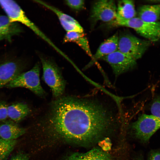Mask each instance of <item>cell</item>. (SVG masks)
I'll return each mask as SVG.
<instances>
[{
	"label": "cell",
	"instance_id": "obj_1",
	"mask_svg": "<svg viewBox=\"0 0 160 160\" xmlns=\"http://www.w3.org/2000/svg\"><path fill=\"white\" fill-rule=\"evenodd\" d=\"M48 126L66 140L95 144L107 135L116 118L111 109L97 100L61 97L47 111Z\"/></svg>",
	"mask_w": 160,
	"mask_h": 160
},
{
	"label": "cell",
	"instance_id": "obj_2",
	"mask_svg": "<svg viewBox=\"0 0 160 160\" xmlns=\"http://www.w3.org/2000/svg\"><path fill=\"white\" fill-rule=\"evenodd\" d=\"M40 58L43 67V80L50 88L55 97H61L64 92L65 82L59 67L51 60L42 56Z\"/></svg>",
	"mask_w": 160,
	"mask_h": 160
},
{
	"label": "cell",
	"instance_id": "obj_3",
	"mask_svg": "<svg viewBox=\"0 0 160 160\" xmlns=\"http://www.w3.org/2000/svg\"><path fill=\"white\" fill-rule=\"evenodd\" d=\"M40 65L37 63L31 69L22 73L6 86L9 88H25L39 96H43L45 92L40 82Z\"/></svg>",
	"mask_w": 160,
	"mask_h": 160
},
{
	"label": "cell",
	"instance_id": "obj_4",
	"mask_svg": "<svg viewBox=\"0 0 160 160\" xmlns=\"http://www.w3.org/2000/svg\"><path fill=\"white\" fill-rule=\"evenodd\" d=\"M150 44L149 41L124 33L119 36L118 50L136 60L142 57Z\"/></svg>",
	"mask_w": 160,
	"mask_h": 160
},
{
	"label": "cell",
	"instance_id": "obj_5",
	"mask_svg": "<svg viewBox=\"0 0 160 160\" xmlns=\"http://www.w3.org/2000/svg\"><path fill=\"white\" fill-rule=\"evenodd\" d=\"M136 137L144 143L160 128V119L152 115L143 114L131 125Z\"/></svg>",
	"mask_w": 160,
	"mask_h": 160
},
{
	"label": "cell",
	"instance_id": "obj_6",
	"mask_svg": "<svg viewBox=\"0 0 160 160\" xmlns=\"http://www.w3.org/2000/svg\"><path fill=\"white\" fill-rule=\"evenodd\" d=\"M100 59L110 64L116 76L132 69L136 65V60L118 50Z\"/></svg>",
	"mask_w": 160,
	"mask_h": 160
},
{
	"label": "cell",
	"instance_id": "obj_7",
	"mask_svg": "<svg viewBox=\"0 0 160 160\" xmlns=\"http://www.w3.org/2000/svg\"><path fill=\"white\" fill-rule=\"evenodd\" d=\"M116 10L117 6L113 0L98 1L93 5L91 19L95 22L100 20L110 22L116 18Z\"/></svg>",
	"mask_w": 160,
	"mask_h": 160
},
{
	"label": "cell",
	"instance_id": "obj_8",
	"mask_svg": "<svg viewBox=\"0 0 160 160\" xmlns=\"http://www.w3.org/2000/svg\"><path fill=\"white\" fill-rule=\"evenodd\" d=\"M24 67L23 64L19 60L9 59L0 62V89L21 73Z\"/></svg>",
	"mask_w": 160,
	"mask_h": 160
},
{
	"label": "cell",
	"instance_id": "obj_9",
	"mask_svg": "<svg viewBox=\"0 0 160 160\" xmlns=\"http://www.w3.org/2000/svg\"><path fill=\"white\" fill-rule=\"evenodd\" d=\"M131 28L150 41H156L160 39V22H146L137 17L132 22Z\"/></svg>",
	"mask_w": 160,
	"mask_h": 160
},
{
	"label": "cell",
	"instance_id": "obj_10",
	"mask_svg": "<svg viewBox=\"0 0 160 160\" xmlns=\"http://www.w3.org/2000/svg\"><path fill=\"white\" fill-rule=\"evenodd\" d=\"M34 1L53 12L57 16L63 28L67 32H84L83 28L79 23L71 16L43 1L36 0Z\"/></svg>",
	"mask_w": 160,
	"mask_h": 160
},
{
	"label": "cell",
	"instance_id": "obj_11",
	"mask_svg": "<svg viewBox=\"0 0 160 160\" xmlns=\"http://www.w3.org/2000/svg\"><path fill=\"white\" fill-rule=\"evenodd\" d=\"M25 130L13 121H4L0 124V138L7 140H15L24 134Z\"/></svg>",
	"mask_w": 160,
	"mask_h": 160
},
{
	"label": "cell",
	"instance_id": "obj_12",
	"mask_svg": "<svg viewBox=\"0 0 160 160\" xmlns=\"http://www.w3.org/2000/svg\"><path fill=\"white\" fill-rule=\"evenodd\" d=\"M64 160H114L111 154L98 148H95L85 153H75Z\"/></svg>",
	"mask_w": 160,
	"mask_h": 160
},
{
	"label": "cell",
	"instance_id": "obj_13",
	"mask_svg": "<svg viewBox=\"0 0 160 160\" xmlns=\"http://www.w3.org/2000/svg\"><path fill=\"white\" fill-rule=\"evenodd\" d=\"M119 36L116 33L103 42L92 57L93 61L100 59L102 57L118 50Z\"/></svg>",
	"mask_w": 160,
	"mask_h": 160
},
{
	"label": "cell",
	"instance_id": "obj_14",
	"mask_svg": "<svg viewBox=\"0 0 160 160\" xmlns=\"http://www.w3.org/2000/svg\"><path fill=\"white\" fill-rule=\"evenodd\" d=\"M138 17L148 22L158 21L160 18V4L144 5L138 10Z\"/></svg>",
	"mask_w": 160,
	"mask_h": 160
},
{
	"label": "cell",
	"instance_id": "obj_15",
	"mask_svg": "<svg viewBox=\"0 0 160 160\" xmlns=\"http://www.w3.org/2000/svg\"><path fill=\"white\" fill-rule=\"evenodd\" d=\"M30 112L28 105L23 103H17L8 106V118L16 123L22 121Z\"/></svg>",
	"mask_w": 160,
	"mask_h": 160
},
{
	"label": "cell",
	"instance_id": "obj_16",
	"mask_svg": "<svg viewBox=\"0 0 160 160\" xmlns=\"http://www.w3.org/2000/svg\"><path fill=\"white\" fill-rule=\"evenodd\" d=\"M136 15V12L133 1L124 0L118 1L116 16L115 19L129 20L135 17Z\"/></svg>",
	"mask_w": 160,
	"mask_h": 160
},
{
	"label": "cell",
	"instance_id": "obj_17",
	"mask_svg": "<svg viewBox=\"0 0 160 160\" xmlns=\"http://www.w3.org/2000/svg\"><path fill=\"white\" fill-rule=\"evenodd\" d=\"M63 42L64 43H75L92 58L93 56L90 50L88 40L84 32H67L63 38Z\"/></svg>",
	"mask_w": 160,
	"mask_h": 160
},
{
	"label": "cell",
	"instance_id": "obj_18",
	"mask_svg": "<svg viewBox=\"0 0 160 160\" xmlns=\"http://www.w3.org/2000/svg\"><path fill=\"white\" fill-rule=\"evenodd\" d=\"M0 25L13 36L19 35L22 31L21 27L18 23L12 22L7 16L0 15Z\"/></svg>",
	"mask_w": 160,
	"mask_h": 160
},
{
	"label": "cell",
	"instance_id": "obj_19",
	"mask_svg": "<svg viewBox=\"0 0 160 160\" xmlns=\"http://www.w3.org/2000/svg\"><path fill=\"white\" fill-rule=\"evenodd\" d=\"M17 143L16 140H7L0 138V160H5L8 157Z\"/></svg>",
	"mask_w": 160,
	"mask_h": 160
},
{
	"label": "cell",
	"instance_id": "obj_20",
	"mask_svg": "<svg viewBox=\"0 0 160 160\" xmlns=\"http://www.w3.org/2000/svg\"><path fill=\"white\" fill-rule=\"evenodd\" d=\"M65 4L73 10L80 11L84 7V1L83 0H68L65 1Z\"/></svg>",
	"mask_w": 160,
	"mask_h": 160
},
{
	"label": "cell",
	"instance_id": "obj_21",
	"mask_svg": "<svg viewBox=\"0 0 160 160\" xmlns=\"http://www.w3.org/2000/svg\"><path fill=\"white\" fill-rule=\"evenodd\" d=\"M152 115L160 119V98L155 100L151 108Z\"/></svg>",
	"mask_w": 160,
	"mask_h": 160
},
{
	"label": "cell",
	"instance_id": "obj_22",
	"mask_svg": "<svg viewBox=\"0 0 160 160\" xmlns=\"http://www.w3.org/2000/svg\"><path fill=\"white\" fill-rule=\"evenodd\" d=\"M8 106L6 102L0 100V121H4L8 118Z\"/></svg>",
	"mask_w": 160,
	"mask_h": 160
},
{
	"label": "cell",
	"instance_id": "obj_23",
	"mask_svg": "<svg viewBox=\"0 0 160 160\" xmlns=\"http://www.w3.org/2000/svg\"><path fill=\"white\" fill-rule=\"evenodd\" d=\"M13 36L9 32L0 25V41L5 40L10 42Z\"/></svg>",
	"mask_w": 160,
	"mask_h": 160
},
{
	"label": "cell",
	"instance_id": "obj_24",
	"mask_svg": "<svg viewBox=\"0 0 160 160\" xmlns=\"http://www.w3.org/2000/svg\"><path fill=\"white\" fill-rule=\"evenodd\" d=\"M148 160H160V149L151 150L148 154Z\"/></svg>",
	"mask_w": 160,
	"mask_h": 160
},
{
	"label": "cell",
	"instance_id": "obj_25",
	"mask_svg": "<svg viewBox=\"0 0 160 160\" xmlns=\"http://www.w3.org/2000/svg\"><path fill=\"white\" fill-rule=\"evenodd\" d=\"M28 156L26 154L22 152H19L13 155L9 160H28Z\"/></svg>",
	"mask_w": 160,
	"mask_h": 160
},
{
	"label": "cell",
	"instance_id": "obj_26",
	"mask_svg": "<svg viewBox=\"0 0 160 160\" xmlns=\"http://www.w3.org/2000/svg\"><path fill=\"white\" fill-rule=\"evenodd\" d=\"M134 160H143V156L142 155H139L136 157Z\"/></svg>",
	"mask_w": 160,
	"mask_h": 160
}]
</instances>
